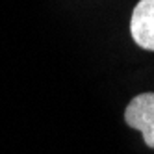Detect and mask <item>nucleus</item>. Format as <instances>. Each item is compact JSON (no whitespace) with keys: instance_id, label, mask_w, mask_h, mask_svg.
Instances as JSON below:
<instances>
[{"instance_id":"1","label":"nucleus","mask_w":154,"mask_h":154,"mask_svg":"<svg viewBox=\"0 0 154 154\" xmlns=\"http://www.w3.org/2000/svg\"><path fill=\"white\" fill-rule=\"evenodd\" d=\"M125 121L143 134L145 143L154 149V93H141L130 100L125 109Z\"/></svg>"},{"instance_id":"2","label":"nucleus","mask_w":154,"mask_h":154,"mask_svg":"<svg viewBox=\"0 0 154 154\" xmlns=\"http://www.w3.org/2000/svg\"><path fill=\"white\" fill-rule=\"evenodd\" d=\"M130 34L145 50H154V0H139L130 19Z\"/></svg>"}]
</instances>
